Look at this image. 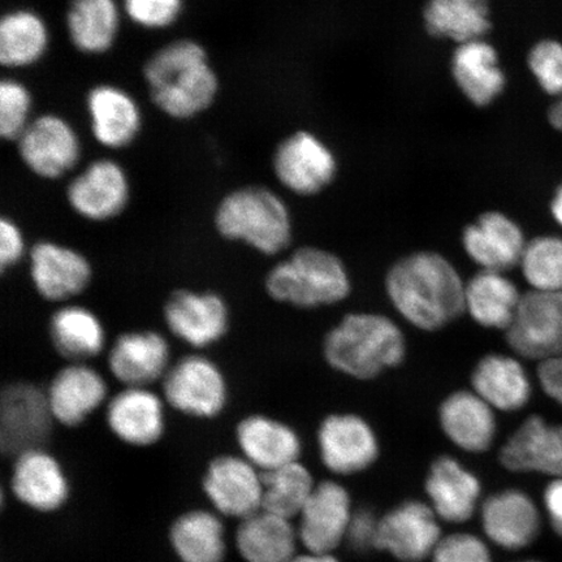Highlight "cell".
I'll return each instance as SVG.
<instances>
[{"mask_svg": "<svg viewBox=\"0 0 562 562\" xmlns=\"http://www.w3.org/2000/svg\"><path fill=\"white\" fill-rule=\"evenodd\" d=\"M461 273L438 251L419 250L397 259L385 277L386 297L409 325L435 333L465 314Z\"/></svg>", "mask_w": 562, "mask_h": 562, "instance_id": "1", "label": "cell"}, {"mask_svg": "<svg viewBox=\"0 0 562 562\" xmlns=\"http://www.w3.org/2000/svg\"><path fill=\"white\" fill-rule=\"evenodd\" d=\"M144 76L150 98L166 115L187 121L206 111L220 91V80L199 42L173 41L146 61Z\"/></svg>", "mask_w": 562, "mask_h": 562, "instance_id": "2", "label": "cell"}, {"mask_svg": "<svg viewBox=\"0 0 562 562\" xmlns=\"http://www.w3.org/2000/svg\"><path fill=\"white\" fill-rule=\"evenodd\" d=\"M323 356L340 374L371 381L404 362L406 339L403 329L386 315L351 313L329 329L323 340Z\"/></svg>", "mask_w": 562, "mask_h": 562, "instance_id": "3", "label": "cell"}, {"mask_svg": "<svg viewBox=\"0 0 562 562\" xmlns=\"http://www.w3.org/2000/svg\"><path fill=\"white\" fill-rule=\"evenodd\" d=\"M214 227L224 240L265 257L279 256L293 238L290 207L266 187H244L224 195L215 209Z\"/></svg>", "mask_w": 562, "mask_h": 562, "instance_id": "4", "label": "cell"}, {"mask_svg": "<svg viewBox=\"0 0 562 562\" xmlns=\"http://www.w3.org/2000/svg\"><path fill=\"white\" fill-rule=\"evenodd\" d=\"M265 290L279 304L308 311L347 300L351 280L346 265L333 251L304 246L271 267Z\"/></svg>", "mask_w": 562, "mask_h": 562, "instance_id": "5", "label": "cell"}, {"mask_svg": "<svg viewBox=\"0 0 562 562\" xmlns=\"http://www.w3.org/2000/svg\"><path fill=\"white\" fill-rule=\"evenodd\" d=\"M160 393L171 411L195 420L220 418L231 400L226 372L205 351L173 361L160 382Z\"/></svg>", "mask_w": 562, "mask_h": 562, "instance_id": "6", "label": "cell"}, {"mask_svg": "<svg viewBox=\"0 0 562 562\" xmlns=\"http://www.w3.org/2000/svg\"><path fill=\"white\" fill-rule=\"evenodd\" d=\"M161 316L168 333L193 351L217 346L232 325L231 307L223 294L194 288H179L168 294Z\"/></svg>", "mask_w": 562, "mask_h": 562, "instance_id": "7", "label": "cell"}, {"mask_svg": "<svg viewBox=\"0 0 562 562\" xmlns=\"http://www.w3.org/2000/svg\"><path fill=\"white\" fill-rule=\"evenodd\" d=\"M56 422L44 386L15 381L0 393V449L11 459L32 449L46 448Z\"/></svg>", "mask_w": 562, "mask_h": 562, "instance_id": "8", "label": "cell"}, {"mask_svg": "<svg viewBox=\"0 0 562 562\" xmlns=\"http://www.w3.org/2000/svg\"><path fill=\"white\" fill-rule=\"evenodd\" d=\"M27 273L35 293L53 304H68L86 293L94 267L79 249L53 240L35 243L27 256Z\"/></svg>", "mask_w": 562, "mask_h": 562, "instance_id": "9", "label": "cell"}, {"mask_svg": "<svg viewBox=\"0 0 562 562\" xmlns=\"http://www.w3.org/2000/svg\"><path fill=\"white\" fill-rule=\"evenodd\" d=\"M272 168L288 191L312 196L333 184L339 171V160L325 139L313 132L297 131L278 145Z\"/></svg>", "mask_w": 562, "mask_h": 562, "instance_id": "10", "label": "cell"}, {"mask_svg": "<svg viewBox=\"0 0 562 562\" xmlns=\"http://www.w3.org/2000/svg\"><path fill=\"white\" fill-rule=\"evenodd\" d=\"M505 340L525 360L540 363L562 356V292L524 293Z\"/></svg>", "mask_w": 562, "mask_h": 562, "instance_id": "11", "label": "cell"}, {"mask_svg": "<svg viewBox=\"0 0 562 562\" xmlns=\"http://www.w3.org/2000/svg\"><path fill=\"white\" fill-rule=\"evenodd\" d=\"M167 406L153 386H122L104 406V422L110 434L131 448H151L165 439Z\"/></svg>", "mask_w": 562, "mask_h": 562, "instance_id": "12", "label": "cell"}, {"mask_svg": "<svg viewBox=\"0 0 562 562\" xmlns=\"http://www.w3.org/2000/svg\"><path fill=\"white\" fill-rule=\"evenodd\" d=\"M201 487L217 515L243 521L262 510L263 474L240 453L213 457Z\"/></svg>", "mask_w": 562, "mask_h": 562, "instance_id": "13", "label": "cell"}, {"mask_svg": "<svg viewBox=\"0 0 562 562\" xmlns=\"http://www.w3.org/2000/svg\"><path fill=\"white\" fill-rule=\"evenodd\" d=\"M112 378L123 386H153L171 368L172 348L167 337L153 328L126 329L105 351Z\"/></svg>", "mask_w": 562, "mask_h": 562, "instance_id": "14", "label": "cell"}, {"mask_svg": "<svg viewBox=\"0 0 562 562\" xmlns=\"http://www.w3.org/2000/svg\"><path fill=\"white\" fill-rule=\"evenodd\" d=\"M316 441L323 465L337 475L364 472L381 452L374 428L355 413L329 414L321 422Z\"/></svg>", "mask_w": 562, "mask_h": 562, "instance_id": "15", "label": "cell"}, {"mask_svg": "<svg viewBox=\"0 0 562 562\" xmlns=\"http://www.w3.org/2000/svg\"><path fill=\"white\" fill-rule=\"evenodd\" d=\"M56 425L77 428L108 404L110 386L91 363H66L46 386Z\"/></svg>", "mask_w": 562, "mask_h": 562, "instance_id": "16", "label": "cell"}, {"mask_svg": "<svg viewBox=\"0 0 562 562\" xmlns=\"http://www.w3.org/2000/svg\"><path fill=\"white\" fill-rule=\"evenodd\" d=\"M21 160L44 179H59L79 164V136L65 119L47 114L34 119L18 139Z\"/></svg>", "mask_w": 562, "mask_h": 562, "instance_id": "17", "label": "cell"}, {"mask_svg": "<svg viewBox=\"0 0 562 562\" xmlns=\"http://www.w3.org/2000/svg\"><path fill=\"white\" fill-rule=\"evenodd\" d=\"M12 460L10 487L19 503L38 513H54L65 507L70 483L58 457L47 448H37Z\"/></svg>", "mask_w": 562, "mask_h": 562, "instance_id": "18", "label": "cell"}, {"mask_svg": "<svg viewBox=\"0 0 562 562\" xmlns=\"http://www.w3.org/2000/svg\"><path fill=\"white\" fill-rule=\"evenodd\" d=\"M131 199L128 178L114 160L100 159L69 182L67 201L77 215L94 223L115 220Z\"/></svg>", "mask_w": 562, "mask_h": 562, "instance_id": "19", "label": "cell"}, {"mask_svg": "<svg viewBox=\"0 0 562 562\" xmlns=\"http://www.w3.org/2000/svg\"><path fill=\"white\" fill-rule=\"evenodd\" d=\"M461 243L480 270L504 273L519 266L527 244L519 224L496 210L486 211L468 224Z\"/></svg>", "mask_w": 562, "mask_h": 562, "instance_id": "20", "label": "cell"}, {"mask_svg": "<svg viewBox=\"0 0 562 562\" xmlns=\"http://www.w3.org/2000/svg\"><path fill=\"white\" fill-rule=\"evenodd\" d=\"M498 460L513 473L562 477V424L533 414L504 442Z\"/></svg>", "mask_w": 562, "mask_h": 562, "instance_id": "21", "label": "cell"}, {"mask_svg": "<svg viewBox=\"0 0 562 562\" xmlns=\"http://www.w3.org/2000/svg\"><path fill=\"white\" fill-rule=\"evenodd\" d=\"M426 504L406 502L379 519L376 550L400 561L419 562L440 543V527Z\"/></svg>", "mask_w": 562, "mask_h": 562, "instance_id": "22", "label": "cell"}, {"mask_svg": "<svg viewBox=\"0 0 562 562\" xmlns=\"http://www.w3.org/2000/svg\"><path fill=\"white\" fill-rule=\"evenodd\" d=\"M238 453L262 473L300 461L302 441L291 425L262 413H251L237 422Z\"/></svg>", "mask_w": 562, "mask_h": 562, "instance_id": "23", "label": "cell"}, {"mask_svg": "<svg viewBox=\"0 0 562 562\" xmlns=\"http://www.w3.org/2000/svg\"><path fill=\"white\" fill-rule=\"evenodd\" d=\"M52 347L66 363H90L109 349L108 329L93 308L68 302L47 322Z\"/></svg>", "mask_w": 562, "mask_h": 562, "instance_id": "24", "label": "cell"}, {"mask_svg": "<svg viewBox=\"0 0 562 562\" xmlns=\"http://www.w3.org/2000/svg\"><path fill=\"white\" fill-rule=\"evenodd\" d=\"M350 496L341 484H316L300 515L299 539L308 552L331 553L347 537L351 519Z\"/></svg>", "mask_w": 562, "mask_h": 562, "instance_id": "25", "label": "cell"}, {"mask_svg": "<svg viewBox=\"0 0 562 562\" xmlns=\"http://www.w3.org/2000/svg\"><path fill=\"white\" fill-rule=\"evenodd\" d=\"M449 69L456 87L475 108H488L507 88L498 53L486 38L457 45Z\"/></svg>", "mask_w": 562, "mask_h": 562, "instance_id": "26", "label": "cell"}, {"mask_svg": "<svg viewBox=\"0 0 562 562\" xmlns=\"http://www.w3.org/2000/svg\"><path fill=\"white\" fill-rule=\"evenodd\" d=\"M439 425L447 439L468 453L486 452L496 439V411L473 390L456 391L442 400Z\"/></svg>", "mask_w": 562, "mask_h": 562, "instance_id": "27", "label": "cell"}, {"mask_svg": "<svg viewBox=\"0 0 562 562\" xmlns=\"http://www.w3.org/2000/svg\"><path fill=\"white\" fill-rule=\"evenodd\" d=\"M486 536L505 550L530 546L540 531V515L532 498L519 490H505L487 498L482 507Z\"/></svg>", "mask_w": 562, "mask_h": 562, "instance_id": "28", "label": "cell"}, {"mask_svg": "<svg viewBox=\"0 0 562 562\" xmlns=\"http://www.w3.org/2000/svg\"><path fill=\"white\" fill-rule=\"evenodd\" d=\"M470 382L476 395L497 412L522 411L532 397L529 372L517 356L488 353L482 357Z\"/></svg>", "mask_w": 562, "mask_h": 562, "instance_id": "29", "label": "cell"}, {"mask_svg": "<svg viewBox=\"0 0 562 562\" xmlns=\"http://www.w3.org/2000/svg\"><path fill=\"white\" fill-rule=\"evenodd\" d=\"M481 482L451 456L432 462L426 480L435 515L451 524H462L473 517L481 497Z\"/></svg>", "mask_w": 562, "mask_h": 562, "instance_id": "30", "label": "cell"}, {"mask_svg": "<svg viewBox=\"0 0 562 562\" xmlns=\"http://www.w3.org/2000/svg\"><path fill=\"white\" fill-rule=\"evenodd\" d=\"M87 108L91 132L104 147L123 149L138 136L143 117L130 93L114 86H98L89 91Z\"/></svg>", "mask_w": 562, "mask_h": 562, "instance_id": "31", "label": "cell"}, {"mask_svg": "<svg viewBox=\"0 0 562 562\" xmlns=\"http://www.w3.org/2000/svg\"><path fill=\"white\" fill-rule=\"evenodd\" d=\"M507 273L480 270L467 281L465 313L477 326L507 331L522 299Z\"/></svg>", "mask_w": 562, "mask_h": 562, "instance_id": "32", "label": "cell"}, {"mask_svg": "<svg viewBox=\"0 0 562 562\" xmlns=\"http://www.w3.org/2000/svg\"><path fill=\"white\" fill-rule=\"evenodd\" d=\"M425 30L437 40H484L492 30L490 0H426L422 11Z\"/></svg>", "mask_w": 562, "mask_h": 562, "instance_id": "33", "label": "cell"}, {"mask_svg": "<svg viewBox=\"0 0 562 562\" xmlns=\"http://www.w3.org/2000/svg\"><path fill=\"white\" fill-rule=\"evenodd\" d=\"M297 538L290 519L259 510L240 521L235 546L245 562H290L296 557Z\"/></svg>", "mask_w": 562, "mask_h": 562, "instance_id": "34", "label": "cell"}, {"mask_svg": "<svg viewBox=\"0 0 562 562\" xmlns=\"http://www.w3.org/2000/svg\"><path fill=\"white\" fill-rule=\"evenodd\" d=\"M168 539L180 562L226 560V529L216 513L205 509L182 513L172 522Z\"/></svg>", "mask_w": 562, "mask_h": 562, "instance_id": "35", "label": "cell"}, {"mask_svg": "<svg viewBox=\"0 0 562 562\" xmlns=\"http://www.w3.org/2000/svg\"><path fill=\"white\" fill-rule=\"evenodd\" d=\"M121 26L115 0H72L67 11V30L77 50L103 54L114 46Z\"/></svg>", "mask_w": 562, "mask_h": 562, "instance_id": "36", "label": "cell"}, {"mask_svg": "<svg viewBox=\"0 0 562 562\" xmlns=\"http://www.w3.org/2000/svg\"><path fill=\"white\" fill-rule=\"evenodd\" d=\"M48 41L47 25L38 13L16 10L0 20V63L9 68L30 67L45 55Z\"/></svg>", "mask_w": 562, "mask_h": 562, "instance_id": "37", "label": "cell"}, {"mask_svg": "<svg viewBox=\"0 0 562 562\" xmlns=\"http://www.w3.org/2000/svg\"><path fill=\"white\" fill-rule=\"evenodd\" d=\"M263 474L262 510L290 519L301 515L315 483L300 461Z\"/></svg>", "mask_w": 562, "mask_h": 562, "instance_id": "38", "label": "cell"}, {"mask_svg": "<svg viewBox=\"0 0 562 562\" xmlns=\"http://www.w3.org/2000/svg\"><path fill=\"white\" fill-rule=\"evenodd\" d=\"M519 269L531 291L562 292V237L544 235L527 241Z\"/></svg>", "mask_w": 562, "mask_h": 562, "instance_id": "39", "label": "cell"}, {"mask_svg": "<svg viewBox=\"0 0 562 562\" xmlns=\"http://www.w3.org/2000/svg\"><path fill=\"white\" fill-rule=\"evenodd\" d=\"M32 110L31 91L13 79L0 82V136L18 140L30 125Z\"/></svg>", "mask_w": 562, "mask_h": 562, "instance_id": "40", "label": "cell"}, {"mask_svg": "<svg viewBox=\"0 0 562 562\" xmlns=\"http://www.w3.org/2000/svg\"><path fill=\"white\" fill-rule=\"evenodd\" d=\"M527 66L538 86L547 94L562 97V44L560 41H539L527 55Z\"/></svg>", "mask_w": 562, "mask_h": 562, "instance_id": "41", "label": "cell"}, {"mask_svg": "<svg viewBox=\"0 0 562 562\" xmlns=\"http://www.w3.org/2000/svg\"><path fill=\"white\" fill-rule=\"evenodd\" d=\"M126 15L146 30H165L179 19L182 0H124Z\"/></svg>", "mask_w": 562, "mask_h": 562, "instance_id": "42", "label": "cell"}, {"mask_svg": "<svg viewBox=\"0 0 562 562\" xmlns=\"http://www.w3.org/2000/svg\"><path fill=\"white\" fill-rule=\"evenodd\" d=\"M432 557L434 562H492L487 546L472 533L441 539Z\"/></svg>", "mask_w": 562, "mask_h": 562, "instance_id": "43", "label": "cell"}, {"mask_svg": "<svg viewBox=\"0 0 562 562\" xmlns=\"http://www.w3.org/2000/svg\"><path fill=\"white\" fill-rule=\"evenodd\" d=\"M26 238L23 229L11 217L0 220V271L7 273L27 259Z\"/></svg>", "mask_w": 562, "mask_h": 562, "instance_id": "44", "label": "cell"}, {"mask_svg": "<svg viewBox=\"0 0 562 562\" xmlns=\"http://www.w3.org/2000/svg\"><path fill=\"white\" fill-rule=\"evenodd\" d=\"M379 521L368 509H361L351 516L347 538L358 552H367L375 548Z\"/></svg>", "mask_w": 562, "mask_h": 562, "instance_id": "45", "label": "cell"}, {"mask_svg": "<svg viewBox=\"0 0 562 562\" xmlns=\"http://www.w3.org/2000/svg\"><path fill=\"white\" fill-rule=\"evenodd\" d=\"M537 378L546 395L562 407V356L540 362Z\"/></svg>", "mask_w": 562, "mask_h": 562, "instance_id": "46", "label": "cell"}, {"mask_svg": "<svg viewBox=\"0 0 562 562\" xmlns=\"http://www.w3.org/2000/svg\"><path fill=\"white\" fill-rule=\"evenodd\" d=\"M544 507L554 531L562 537V477L548 484L544 491Z\"/></svg>", "mask_w": 562, "mask_h": 562, "instance_id": "47", "label": "cell"}, {"mask_svg": "<svg viewBox=\"0 0 562 562\" xmlns=\"http://www.w3.org/2000/svg\"><path fill=\"white\" fill-rule=\"evenodd\" d=\"M290 562H339L331 553H307L294 557Z\"/></svg>", "mask_w": 562, "mask_h": 562, "instance_id": "48", "label": "cell"}, {"mask_svg": "<svg viewBox=\"0 0 562 562\" xmlns=\"http://www.w3.org/2000/svg\"><path fill=\"white\" fill-rule=\"evenodd\" d=\"M550 209L553 221L562 228V184L554 192Z\"/></svg>", "mask_w": 562, "mask_h": 562, "instance_id": "49", "label": "cell"}, {"mask_svg": "<svg viewBox=\"0 0 562 562\" xmlns=\"http://www.w3.org/2000/svg\"><path fill=\"white\" fill-rule=\"evenodd\" d=\"M548 121L553 126L554 130L562 132V97L559 98L557 103H554L548 112Z\"/></svg>", "mask_w": 562, "mask_h": 562, "instance_id": "50", "label": "cell"}, {"mask_svg": "<svg viewBox=\"0 0 562 562\" xmlns=\"http://www.w3.org/2000/svg\"><path fill=\"white\" fill-rule=\"evenodd\" d=\"M519 562H540V561L527 560V561H519Z\"/></svg>", "mask_w": 562, "mask_h": 562, "instance_id": "51", "label": "cell"}]
</instances>
